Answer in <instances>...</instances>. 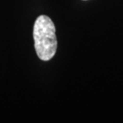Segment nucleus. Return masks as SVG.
Here are the masks:
<instances>
[{"label": "nucleus", "instance_id": "f257e3e1", "mask_svg": "<svg viewBox=\"0 0 123 123\" xmlns=\"http://www.w3.org/2000/svg\"><path fill=\"white\" fill-rule=\"evenodd\" d=\"M33 37L38 57L43 61L50 60L57 51L58 42L55 26L48 16L40 15L37 18L34 25Z\"/></svg>", "mask_w": 123, "mask_h": 123}]
</instances>
